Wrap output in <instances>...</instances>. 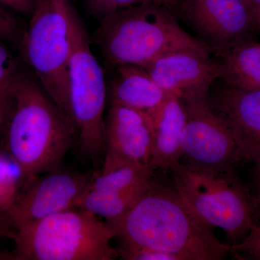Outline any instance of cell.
<instances>
[{
  "label": "cell",
  "instance_id": "6da1fadb",
  "mask_svg": "<svg viewBox=\"0 0 260 260\" xmlns=\"http://www.w3.org/2000/svg\"><path fill=\"white\" fill-rule=\"evenodd\" d=\"M113 225L121 244L165 251L181 260H221L231 254V245L219 240L175 188L155 181Z\"/></svg>",
  "mask_w": 260,
  "mask_h": 260
},
{
  "label": "cell",
  "instance_id": "7a4b0ae2",
  "mask_svg": "<svg viewBox=\"0 0 260 260\" xmlns=\"http://www.w3.org/2000/svg\"><path fill=\"white\" fill-rule=\"evenodd\" d=\"M4 135L6 153L20 168L24 186L39 176L61 169L76 142L69 121L38 81L23 73Z\"/></svg>",
  "mask_w": 260,
  "mask_h": 260
},
{
  "label": "cell",
  "instance_id": "3957f363",
  "mask_svg": "<svg viewBox=\"0 0 260 260\" xmlns=\"http://www.w3.org/2000/svg\"><path fill=\"white\" fill-rule=\"evenodd\" d=\"M95 42L104 60L146 66L160 56L180 51L210 54L203 41L186 32L162 5L142 4L118 10L101 19Z\"/></svg>",
  "mask_w": 260,
  "mask_h": 260
},
{
  "label": "cell",
  "instance_id": "277c9868",
  "mask_svg": "<svg viewBox=\"0 0 260 260\" xmlns=\"http://www.w3.org/2000/svg\"><path fill=\"white\" fill-rule=\"evenodd\" d=\"M116 237L112 224L75 207L17 228L10 259H115Z\"/></svg>",
  "mask_w": 260,
  "mask_h": 260
},
{
  "label": "cell",
  "instance_id": "5b68a950",
  "mask_svg": "<svg viewBox=\"0 0 260 260\" xmlns=\"http://www.w3.org/2000/svg\"><path fill=\"white\" fill-rule=\"evenodd\" d=\"M174 188L212 226L223 229L229 245L240 242L255 225L256 203L232 168L177 164Z\"/></svg>",
  "mask_w": 260,
  "mask_h": 260
},
{
  "label": "cell",
  "instance_id": "8992f818",
  "mask_svg": "<svg viewBox=\"0 0 260 260\" xmlns=\"http://www.w3.org/2000/svg\"><path fill=\"white\" fill-rule=\"evenodd\" d=\"M76 12L70 0H37L22 41L24 59L64 117Z\"/></svg>",
  "mask_w": 260,
  "mask_h": 260
},
{
  "label": "cell",
  "instance_id": "52a82bcc",
  "mask_svg": "<svg viewBox=\"0 0 260 260\" xmlns=\"http://www.w3.org/2000/svg\"><path fill=\"white\" fill-rule=\"evenodd\" d=\"M67 120L75 132L80 153L94 164L104 153L105 75L94 55L78 13L73 22V52L69 68Z\"/></svg>",
  "mask_w": 260,
  "mask_h": 260
},
{
  "label": "cell",
  "instance_id": "ba28073f",
  "mask_svg": "<svg viewBox=\"0 0 260 260\" xmlns=\"http://www.w3.org/2000/svg\"><path fill=\"white\" fill-rule=\"evenodd\" d=\"M93 174L59 169L32 179L20 191L0 218L15 229L75 208Z\"/></svg>",
  "mask_w": 260,
  "mask_h": 260
},
{
  "label": "cell",
  "instance_id": "9c48e42d",
  "mask_svg": "<svg viewBox=\"0 0 260 260\" xmlns=\"http://www.w3.org/2000/svg\"><path fill=\"white\" fill-rule=\"evenodd\" d=\"M208 96L183 100L186 112L183 156L194 165L232 168L239 160L237 143L227 121L210 106Z\"/></svg>",
  "mask_w": 260,
  "mask_h": 260
},
{
  "label": "cell",
  "instance_id": "30bf717a",
  "mask_svg": "<svg viewBox=\"0 0 260 260\" xmlns=\"http://www.w3.org/2000/svg\"><path fill=\"white\" fill-rule=\"evenodd\" d=\"M153 172L150 167L125 165L95 173L75 207L114 225L153 184Z\"/></svg>",
  "mask_w": 260,
  "mask_h": 260
},
{
  "label": "cell",
  "instance_id": "8fae6325",
  "mask_svg": "<svg viewBox=\"0 0 260 260\" xmlns=\"http://www.w3.org/2000/svg\"><path fill=\"white\" fill-rule=\"evenodd\" d=\"M179 3L193 28L218 55L250 37L251 32L258 28L255 18L243 0H181Z\"/></svg>",
  "mask_w": 260,
  "mask_h": 260
},
{
  "label": "cell",
  "instance_id": "7c38bea8",
  "mask_svg": "<svg viewBox=\"0 0 260 260\" xmlns=\"http://www.w3.org/2000/svg\"><path fill=\"white\" fill-rule=\"evenodd\" d=\"M152 143L153 125L150 114L111 104L104 118L102 172L125 165L150 167Z\"/></svg>",
  "mask_w": 260,
  "mask_h": 260
},
{
  "label": "cell",
  "instance_id": "4fadbf2b",
  "mask_svg": "<svg viewBox=\"0 0 260 260\" xmlns=\"http://www.w3.org/2000/svg\"><path fill=\"white\" fill-rule=\"evenodd\" d=\"M143 68L162 89L182 100L208 96L221 78L220 61L197 51L169 53Z\"/></svg>",
  "mask_w": 260,
  "mask_h": 260
},
{
  "label": "cell",
  "instance_id": "5bb4252c",
  "mask_svg": "<svg viewBox=\"0 0 260 260\" xmlns=\"http://www.w3.org/2000/svg\"><path fill=\"white\" fill-rule=\"evenodd\" d=\"M214 110L223 116L237 143L239 160L251 162L260 172V91L225 83L214 85L208 94Z\"/></svg>",
  "mask_w": 260,
  "mask_h": 260
},
{
  "label": "cell",
  "instance_id": "9a60e30c",
  "mask_svg": "<svg viewBox=\"0 0 260 260\" xmlns=\"http://www.w3.org/2000/svg\"><path fill=\"white\" fill-rule=\"evenodd\" d=\"M150 116L153 125L150 167L153 171L172 170L183 156V135L186 121L184 101L170 93Z\"/></svg>",
  "mask_w": 260,
  "mask_h": 260
},
{
  "label": "cell",
  "instance_id": "2e32d148",
  "mask_svg": "<svg viewBox=\"0 0 260 260\" xmlns=\"http://www.w3.org/2000/svg\"><path fill=\"white\" fill-rule=\"evenodd\" d=\"M114 69L116 74L110 86L111 104L131 108L151 115L170 94L141 67L121 65Z\"/></svg>",
  "mask_w": 260,
  "mask_h": 260
},
{
  "label": "cell",
  "instance_id": "e0dca14e",
  "mask_svg": "<svg viewBox=\"0 0 260 260\" xmlns=\"http://www.w3.org/2000/svg\"><path fill=\"white\" fill-rule=\"evenodd\" d=\"M223 83L251 91H260V42L250 37L219 54Z\"/></svg>",
  "mask_w": 260,
  "mask_h": 260
},
{
  "label": "cell",
  "instance_id": "ac0fdd59",
  "mask_svg": "<svg viewBox=\"0 0 260 260\" xmlns=\"http://www.w3.org/2000/svg\"><path fill=\"white\" fill-rule=\"evenodd\" d=\"M20 73L14 56L0 43V135L5 134L15 105Z\"/></svg>",
  "mask_w": 260,
  "mask_h": 260
},
{
  "label": "cell",
  "instance_id": "d6986e66",
  "mask_svg": "<svg viewBox=\"0 0 260 260\" xmlns=\"http://www.w3.org/2000/svg\"><path fill=\"white\" fill-rule=\"evenodd\" d=\"M23 186L20 168L8 154L0 153V212L9 208Z\"/></svg>",
  "mask_w": 260,
  "mask_h": 260
},
{
  "label": "cell",
  "instance_id": "ffe728a7",
  "mask_svg": "<svg viewBox=\"0 0 260 260\" xmlns=\"http://www.w3.org/2000/svg\"><path fill=\"white\" fill-rule=\"evenodd\" d=\"M92 14L100 19L114 12L142 4L159 5L158 0H83Z\"/></svg>",
  "mask_w": 260,
  "mask_h": 260
},
{
  "label": "cell",
  "instance_id": "44dd1931",
  "mask_svg": "<svg viewBox=\"0 0 260 260\" xmlns=\"http://www.w3.org/2000/svg\"><path fill=\"white\" fill-rule=\"evenodd\" d=\"M119 256L126 260H181L179 256L144 246L121 244Z\"/></svg>",
  "mask_w": 260,
  "mask_h": 260
},
{
  "label": "cell",
  "instance_id": "7402d4cb",
  "mask_svg": "<svg viewBox=\"0 0 260 260\" xmlns=\"http://www.w3.org/2000/svg\"><path fill=\"white\" fill-rule=\"evenodd\" d=\"M231 254L260 260V225L255 224L243 240L231 245Z\"/></svg>",
  "mask_w": 260,
  "mask_h": 260
},
{
  "label": "cell",
  "instance_id": "603a6c76",
  "mask_svg": "<svg viewBox=\"0 0 260 260\" xmlns=\"http://www.w3.org/2000/svg\"><path fill=\"white\" fill-rule=\"evenodd\" d=\"M17 31L18 23L14 17L0 7V39L15 37Z\"/></svg>",
  "mask_w": 260,
  "mask_h": 260
},
{
  "label": "cell",
  "instance_id": "cb8c5ba5",
  "mask_svg": "<svg viewBox=\"0 0 260 260\" xmlns=\"http://www.w3.org/2000/svg\"><path fill=\"white\" fill-rule=\"evenodd\" d=\"M37 0H0V5L16 13L31 15Z\"/></svg>",
  "mask_w": 260,
  "mask_h": 260
},
{
  "label": "cell",
  "instance_id": "d4e9b609",
  "mask_svg": "<svg viewBox=\"0 0 260 260\" xmlns=\"http://www.w3.org/2000/svg\"><path fill=\"white\" fill-rule=\"evenodd\" d=\"M15 235V230L10 227L3 218H0V239L8 238L13 239Z\"/></svg>",
  "mask_w": 260,
  "mask_h": 260
},
{
  "label": "cell",
  "instance_id": "484cf974",
  "mask_svg": "<svg viewBox=\"0 0 260 260\" xmlns=\"http://www.w3.org/2000/svg\"><path fill=\"white\" fill-rule=\"evenodd\" d=\"M243 2L245 3L248 9L250 10L256 20V17L260 11V0H243Z\"/></svg>",
  "mask_w": 260,
  "mask_h": 260
},
{
  "label": "cell",
  "instance_id": "4316f807",
  "mask_svg": "<svg viewBox=\"0 0 260 260\" xmlns=\"http://www.w3.org/2000/svg\"><path fill=\"white\" fill-rule=\"evenodd\" d=\"M159 4L160 5H167V6H170V5H174L178 4L181 0H158Z\"/></svg>",
  "mask_w": 260,
  "mask_h": 260
},
{
  "label": "cell",
  "instance_id": "83f0119b",
  "mask_svg": "<svg viewBox=\"0 0 260 260\" xmlns=\"http://www.w3.org/2000/svg\"><path fill=\"white\" fill-rule=\"evenodd\" d=\"M258 201L260 204V172L258 173Z\"/></svg>",
  "mask_w": 260,
  "mask_h": 260
},
{
  "label": "cell",
  "instance_id": "f1b7e54d",
  "mask_svg": "<svg viewBox=\"0 0 260 260\" xmlns=\"http://www.w3.org/2000/svg\"><path fill=\"white\" fill-rule=\"evenodd\" d=\"M256 23H257L258 28L260 30V11L256 17Z\"/></svg>",
  "mask_w": 260,
  "mask_h": 260
}]
</instances>
